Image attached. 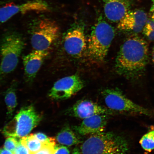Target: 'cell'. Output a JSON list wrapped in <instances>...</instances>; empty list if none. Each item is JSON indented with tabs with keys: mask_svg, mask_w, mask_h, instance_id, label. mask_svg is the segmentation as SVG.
<instances>
[{
	"mask_svg": "<svg viewBox=\"0 0 154 154\" xmlns=\"http://www.w3.org/2000/svg\"><path fill=\"white\" fill-rule=\"evenodd\" d=\"M84 86L83 81L78 75L65 77L55 83L49 96L55 100L68 99L80 91Z\"/></svg>",
	"mask_w": 154,
	"mask_h": 154,
	"instance_id": "9",
	"label": "cell"
},
{
	"mask_svg": "<svg viewBox=\"0 0 154 154\" xmlns=\"http://www.w3.org/2000/svg\"><path fill=\"white\" fill-rule=\"evenodd\" d=\"M71 116L84 119L98 114H113L112 111L89 100H80L66 111Z\"/></svg>",
	"mask_w": 154,
	"mask_h": 154,
	"instance_id": "11",
	"label": "cell"
},
{
	"mask_svg": "<svg viewBox=\"0 0 154 154\" xmlns=\"http://www.w3.org/2000/svg\"><path fill=\"white\" fill-rule=\"evenodd\" d=\"M72 154H82L81 150L78 147H75L73 149Z\"/></svg>",
	"mask_w": 154,
	"mask_h": 154,
	"instance_id": "27",
	"label": "cell"
},
{
	"mask_svg": "<svg viewBox=\"0 0 154 154\" xmlns=\"http://www.w3.org/2000/svg\"><path fill=\"white\" fill-rule=\"evenodd\" d=\"M154 11V0H152V4L151 9H150V12L152 13Z\"/></svg>",
	"mask_w": 154,
	"mask_h": 154,
	"instance_id": "28",
	"label": "cell"
},
{
	"mask_svg": "<svg viewBox=\"0 0 154 154\" xmlns=\"http://www.w3.org/2000/svg\"><path fill=\"white\" fill-rule=\"evenodd\" d=\"M49 51L34 50L23 58L25 80L28 83L33 81L44 61L49 56Z\"/></svg>",
	"mask_w": 154,
	"mask_h": 154,
	"instance_id": "12",
	"label": "cell"
},
{
	"mask_svg": "<svg viewBox=\"0 0 154 154\" xmlns=\"http://www.w3.org/2000/svg\"><path fill=\"white\" fill-rule=\"evenodd\" d=\"M34 135L35 137L37 138L39 141L44 144H47L51 142H55L54 138L48 137L45 134L42 133H38Z\"/></svg>",
	"mask_w": 154,
	"mask_h": 154,
	"instance_id": "23",
	"label": "cell"
},
{
	"mask_svg": "<svg viewBox=\"0 0 154 154\" xmlns=\"http://www.w3.org/2000/svg\"><path fill=\"white\" fill-rule=\"evenodd\" d=\"M104 12L109 20L119 22L130 10L132 0H102Z\"/></svg>",
	"mask_w": 154,
	"mask_h": 154,
	"instance_id": "14",
	"label": "cell"
},
{
	"mask_svg": "<svg viewBox=\"0 0 154 154\" xmlns=\"http://www.w3.org/2000/svg\"><path fill=\"white\" fill-rule=\"evenodd\" d=\"M14 154H31L28 148L23 144L20 140H19L16 149L14 152Z\"/></svg>",
	"mask_w": 154,
	"mask_h": 154,
	"instance_id": "24",
	"label": "cell"
},
{
	"mask_svg": "<svg viewBox=\"0 0 154 154\" xmlns=\"http://www.w3.org/2000/svg\"><path fill=\"white\" fill-rule=\"evenodd\" d=\"M55 146V142L46 144L41 149L32 154H54Z\"/></svg>",
	"mask_w": 154,
	"mask_h": 154,
	"instance_id": "21",
	"label": "cell"
},
{
	"mask_svg": "<svg viewBox=\"0 0 154 154\" xmlns=\"http://www.w3.org/2000/svg\"><path fill=\"white\" fill-rule=\"evenodd\" d=\"M149 59V46L143 38L132 35L125 40L117 54V72L128 79H137L144 74Z\"/></svg>",
	"mask_w": 154,
	"mask_h": 154,
	"instance_id": "1",
	"label": "cell"
},
{
	"mask_svg": "<svg viewBox=\"0 0 154 154\" xmlns=\"http://www.w3.org/2000/svg\"><path fill=\"white\" fill-rule=\"evenodd\" d=\"M19 141L15 137H10L6 140L4 144V148L14 153L17 147Z\"/></svg>",
	"mask_w": 154,
	"mask_h": 154,
	"instance_id": "22",
	"label": "cell"
},
{
	"mask_svg": "<svg viewBox=\"0 0 154 154\" xmlns=\"http://www.w3.org/2000/svg\"><path fill=\"white\" fill-rule=\"evenodd\" d=\"M140 143L142 149L146 152H151L154 149V128L142 137Z\"/></svg>",
	"mask_w": 154,
	"mask_h": 154,
	"instance_id": "19",
	"label": "cell"
},
{
	"mask_svg": "<svg viewBox=\"0 0 154 154\" xmlns=\"http://www.w3.org/2000/svg\"><path fill=\"white\" fill-rule=\"evenodd\" d=\"M152 60L153 62L154 63V47L153 48L152 51Z\"/></svg>",
	"mask_w": 154,
	"mask_h": 154,
	"instance_id": "29",
	"label": "cell"
},
{
	"mask_svg": "<svg viewBox=\"0 0 154 154\" xmlns=\"http://www.w3.org/2000/svg\"><path fill=\"white\" fill-rule=\"evenodd\" d=\"M128 143L125 137L112 132L92 134L81 147L82 154H126Z\"/></svg>",
	"mask_w": 154,
	"mask_h": 154,
	"instance_id": "2",
	"label": "cell"
},
{
	"mask_svg": "<svg viewBox=\"0 0 154 154\" xmlns=\"http://www.w3.org/2000/svg\"><path fill=\"white\" fill-rule=\"evenodd\" d=\"M2 74L1 72V71H0V77H1V75Z\"/></svg>",
	"mask_w": 154,
	"mask_h": 154,
	"instance_id": "31",
	"label": "cell"
},
{
	"mask_svg": "<svg viewBox=\"0 0 154 154\" xmlns=\"http://www.w3.org/2000/svg\"><path fill=\"white\" fill-rule=\"evenodd\" d=\"M151 17L152 20H153L154 22V11L153 12H152Z\"/></svg>",
	"mask_w": 154,
	"mask_h": 154,
	"instance_id": "30",
	"label": "cell"
},
{
	"mask_svg": "<svg viewBox=\"0 0 154 154\" xmlns=\"http://www.w3.org/2000/svg\"><path fill=\"white\" fill-rule=\"evenodd\" d=\"M17 85V82L14 81L13 82L6 92L5 96V103L7 108V114L9 117L12 116L17 104L16 94Z\"/></svg>",
	"mask_w": 154,
	"mask_h": 154,
	"instance_id": "17",
	"label": "cell"
},
{
	"mask_svg": "<svg viewBox=\"0 0 154 154\" xmlns=\"http://www.w3.org/2000/svg\"><path fill=\"white\" fill-rule=\"evenodd\" d=\"M107 108L113 113L154 117V112L131 100L118 88H107L102 92Z\"/></svg>",
	"mask_w": 154,
	"mask_h": 154,
	"instance_id": "6",
	"label": "cell"
},
{
	"mask_svg": "<svg viewBox=\"0 0 154 154\" xmlns=\"http://www.w3.org/2000/svg\"><path fill=\"white\" fill-rule=\"evenodd\" d=\"M49 10V5L43 0H32L21 4L7 3L0 7V25L19 13L24 14L30 11L44 12Z\"/></svg>",
	"mask_w": 154,
	"mask_h": 154,
	"instance_id": "10",
	"label": "cell"
},
{
	"mask_svg": "<svg viewBox=\"0 0 154 154\" xmlns=\"http://www.w3.org/2000/svg\"><path fill=\"white\" fill-rule=\"evenodd\" d=\"M20 140L22 143L28 148L31 154L39 151L46 144L39 141L35 137L33 134L24 137Z\"/></svg>",
	"mask_w": 154,
	"mask_h": 154,
	"instance_id": "18",
	"label": "cell"
},
{
	"mask_svg": "<svg viewBox=\"0 0 154 154\" xmlns=\"http://www.w3.org/2000/svg\"><path fill=\"white\" fill-rule=\"evenodd\" d=\"M147 20V13L143 10H130L118 23L117 28L124 31L139 33L142 31Z\"/></svg>",
	"mask_w": 154,
	"mask_h": 154,
	"instance_id": "13",
	"label": "cell"
},
{
	"mask_svg": "<svg viewBox=\"0 0 154 154\" xmlns=\"http://www.w3.org/2000/svg\"><path fill=\"white\" fill-rule=\"evenodd\" d=\"M24 47L23 38L19 32L10 31L3 35L0 41L2 74H9L16 68Z\"/></svg>",
	"mask_w": 154,
	"mask_h": 154,
	"instance_id": "4",
	"label": "cell"
},
{
	"mask_svg": "<svg viewBox=\"0 0 154 154\" xmlns=\"http://www.w3.org/2000/svg\"><path fill=\"white\" fill-rule=\"evenodd\" d=\"M54 154H70V152L66 146L56 145Z\"/></svg>",
	"mask_w": 154,
	"mask_h": 154,
	"instance_id": "25",
	"label": "cell"
},
{
	"mask_svg": "<svg viewBox=\"0 0 154 154\" xmlns=\"http://www.w3.org/2000/svg\"><path fill=\"white\" fill-rule=\"evenodd\" d=\"M63 49L68 55L82 57L88 47L83 27L77 26L69 29L63 36Z\"/></svg>",
	"mask_w": 154,
	"mask_h": 154,
	"instance_id": "8",
	"label": "cell"
},
{
	"mask_svg": "<svg viewBox=\"0 0 154 154\" xmlns=\"http://www.w3.org/2000/svg\"><path fill=\"white\" fill-rule=\"evenodd\" d=\"M106 114H98L84 119L73 130L82 136L104 132L107 123L108 117Z\"/></svg>",
	"mask_w": 154,
	"mask_h": 154,
	"instance_id": "15",
	"label": "cell"
},
{
	"mask_svg": "<svg viewBox=\"0 0 154 154\" xmlns=\"http://www.w3.org/2000/svg\"><path fill=\"white\" fill-rule=\"evenodd\" d=\"M41 117L32 106L23 108L3 130L5 136L15 138L28 135L37 126Z\"/></svg>",
	"mask_w": 154,
	"mask_h": 154,
	"instance_id": "7",
	"label": "cell"
},
{
	"mask_svg": "<svg viewBox=\"0 0 154 154\" xmlns=\"http://www.w3.org/2000/svg\"><path fill=\"white\" fill-rule=\"evenodd\" d=\"M0 154H14V153L4 148L0 149Z\"/></svg>",
	"mask_w": 154,
	"mask_h": 154,
	"instance_id": "26",
	"label": "cell"
},
{
	"mask_svg": "<svg viewBox=\"0 0 154 154\" xmlns=\"http://www.w3.org/2000/svg\"><path fill=\"white\" fill-rule=\"evenodd\" d=\"M115 36L114 28L101 17L92 27L88 41V56L96 62H102L107 55Z\"/></svg>",
	"mask_w": 154,
	"mask_h": 154,
	"instance_id": "3",
	"label": "cell"
},
{
	"mask_svg": "<svg viewBox=\"0 0 154 154\" xmlns=\"http://www.w3.org/2000/svg\"><path fill=\"white\" fill-rule=\"evenodd\" d=\"M144 35L150 41H154V22L152 19L148 20L142 30Z\"/></svg>",
	"mask_w": 154,
	"mask_h": 154,
	"instance_id": "20",
	"label": "cell"
},
{
	"mask_svg": "<svg viewBox=\"0 0 154 154\" xmlns=\"http://www.w3.org/2000/svg\"><path fill=\"white\" fill-rule=\"evenodd\" d=\"M56 140L63 145L70 146L80 143V140L73 131L68 126L63 128L57 134Z\"/></svg>",
	"mask_w": 154,
	"mask_h": 154,
	"instance_id": "16",
	"label": "cell"
},
{
	"mask_svg": "<svg viewBox=\"0 0 154 154\" xmlns=\"http://www.w3.org/2000/svg\"><path fill=\"white\" fill-rule=\"evenodd\" d=\"M59 28L55 21L48 18L36 19L31 25L30 41L34 50L49 51L59 37Z\"/></svg>",
	"mask_w": 154,
	"mask_h": 154,
	"instance_id": "5",
	"label": "cell"
}]
</instances>
